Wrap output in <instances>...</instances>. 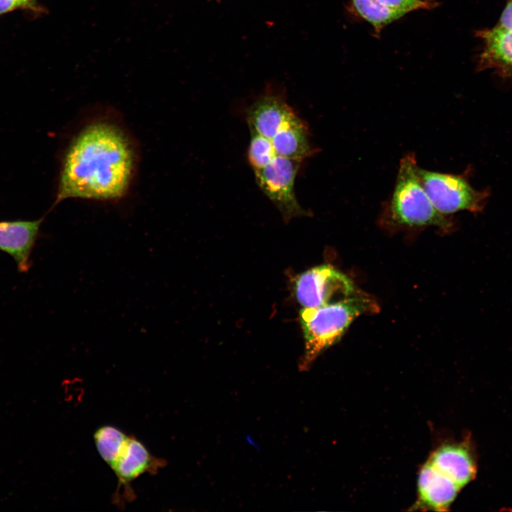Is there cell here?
Wrapping results in <instances>:
<instances>
[{
  "label": "cell",
  "instance_id": "cell-7",
  "mask_svg": "<svg viewBox=\"0 0 512 512\" xmlns=\"http://www.w3.org/2000/svg\"><path fill=\"white\" fill-rule=\"evenodd\" d=\"M476 463L466 444H444L436 449L420 474L442 486L462 489L475 476Z\"/></svg>",
  "mask_w": 512,
  "mask_h": 512
},
{
  "label": "cell",
  "instance_id": "cell-8",
  "mask_svg": "<svg viewBox=\"0 0 512 512\" xmlns=\"http://www.w3.org/2000/svg\"><path fill=\"white\" fill-rule=\"evenodd\" d=\"M44 218L0 221V250L14 259L21 273H27L32 265L31 253Z\"/></svg>",
  "mask_w": 512,
  "mask_h": 512
},
{
  "label": "cell",
  "instance_id": "cell-17",
  "mask_svg": "<svg viewBox=\"0 0 512 512\" xmlns=\"http://www.w3.org/2000/svg\"><path fill=\"white\" fill-rule=\"evenodd\" d=\"M33 0H0V14L11 11L18 8L29 6Z\"/></svg>",
  "mask_w": 512,
  "mask_h": 512
},
{
  "label": "cell",
  "instance_id": "cell-18",
  "mask_svg": "<svg viewBox=\"0 0 512 512\" xmlns=\"http://www.w3.org/2000/svg\"><path fill=\"white\" fill-rule=\"evenodd\" d=\"M496 26L512 31V0H507Z\"/></svg>",
  "mask_w": 512,
  "mask_h": 512
},
{
  "label": "cell",
  "instance_id": "cell-6",
  "mask_svg": "<svg viewBox=\"0 0 512 512\" xmlns=\"http://www.w3.org/2000/svg\"><path fill=\"white\" fill-rule=\"evenodd\" d=\"M358 292L347 276L330 265L311 268L300 274L295 282L296 297L303 308L336 303Z\"/></svg>",
  "mask_w": 512,
  "mask_h": 512
},
{
  "label": "cell",
  "instance_id": "cell-1",
  "mask_svg": "<svg viewBox=\"0 0 512 512\" xmlns=\"http://www.w3.org/2000/svg\"><path fill=\"white\" fill-rule=\"evenodd\" d=\"M136 167V149L125 130L112 121H93L64 152L53 206L70 198L119 200L129 191Z\"/></svg>",
  "mask_w": 512,
  "mask_h": 512
},
{
  "label": "cell",
  "instance_id": "cell-3",
  "mask_svg": "<svg viewBox=\"0 0 512 512\" xmlns=\"http://www.w3.org/2000/svg\"><path fill=\"white\" fill-rule=\"evenodd\" d=\"M418 167L414 154L401 159L393 191L384 206L383 221L392 227L450 228L451 221L435 208L423 187Z\"/></svg>",
  "mask_w": 512,
  "mask_h": 512
},
{
  "label": "cell",
  "instance_id": "cell-5",
  "mask_svg": "<svg viewBox=\"0 0 512 512\" xmlns=\"http://www.w3.org/2000/svg\"><path fill=\"white\" fill-rule=\"evenodd\" d=\"M301 162L276 155L267 166L254 171L257 184L286 220L307 215L294 191Z\"/></svg>",
  "mask_w": 512,
  "mask_h": 512
},
{
  "label": "cell",
  "instance_id": "cell-2",
  "mask_svg": "<svg viewBox=\"0 0 512 512\" xmlns=\"http://www.w3.org/2000/svg\"><path fill=\"white\" fill-rule=\"evenodd\" d=\"M378 309L376 302L361 292L336 303L303 308L300 320L305 348L302 370L306 369L322 351L337 342L356 318L375 313Z\"/></svg>",
  "mask_w": 512,
  "mask_h": 512
},
{
  "label": "cell",
  "instance_id": "cell-4",
  "mask_svg": "<svg viewBox=\"0 0 512 512\" xmlns=\"http://www.w3.org/2000/svg\"><path fill=\"white\" fill-rule=\"evenodd\" d=\"M421 183L435 208L447 215L459 211L481 212L489 190L475 189L462 175L431 171L418 167Z\"/></svg>",
  "mask_w": 512,
  "mask_h": 512
},
{
  "label": "cell",
  "instance_id": "cell-11",
  "mask_svg": "<svg viewBox=\"0 0 512 512\" xmlns=\"http://www.w3.org/2000/svg\"><path fill=\"white\" fill-rule=\"evenodd\" d=\"M164 465V460L154 457L142 442L129 436L112 469L119 485L126 486L143 474L156 471Z\"/></svg>",
  "mask_w": 512,
  "mask_h": 512
},
{
  "label": "cell",
  "instance_id": "cell-9",
  "mask_svg": "<svg viewBox=\"0 0 512 512\" xmlns=\"http://www.w3.org/2000/svg\"><path fill=\"white\" fill-rule=\"evenodd\" d=\"M296 116L284 99L274 94L262 96L247 112L250 129L270 139Z\"/></svg>",
  "mask_w": 512,
  "mask_h": 512
},
{
  "label": "cell",
  "instance_id": "cell-15",
  "mask_svg": "<svg viewBox=\"0 0 512 512\" xmlns=\"http://www.w3.org/2000/svg\"><path fill=\"white\" fill-rule=\"evenodd\" d=\"M250 142L247 149V160L253 170L267 166L277 155L271 139L250 129Z\"/></svg>",
  "mask_w": 512,
  "mask_h": 512
},
{
  "label": "cell",
  "instance_id": "cell-14",
  "mask_svg": "<svg viewBox=\"0 0 512 512\" xmlns=\"http://www.w3.org/2000/svg\"><path fill=\"white\" fill-rule=\"evenodd\" d=\"M352 3L357 14L373 26L376 34L405 15L383 5L377 0H352Z\"/></svg>",
  "mask_w": 512,
  "mask_h": 512
},
{
  "label": "cell",
  "instance_id": "cell-12",
  "mask_svg": "<svg viewBox=\"0 0 512 512\" xmlns=\"http://www.w3.org/2000/svg\"><path fill=\"white\" fill-rule=\"evenodd\" d=\"M277 155L302 161L315 153L306 124L298 117L281 128L271 139Z\"/></svg>",
  "mask_w": 512,
  "mask_h": 512
},
{
  "label": "cell",
  "instance_id": "cell-16",
  "mask_svg": "<svg viewBox=\"0 0 512 512\" xmlns=\"http://www.w3.org/2000/svg\"><path fill=\"white\" fill-rule=\"evenodd\" d=\"M383 5L405 14L418 10H430L437 6L432 0H377Z\"/></svg>",
  "mask_w": 512,
  "mask_h": 512
},
{
  "label": "cell",
  "instance_id": "cell-10",
  "mask_svg": "<svg viewBox=\"0 0 512 512\" xmlns=\"http://www.w3.org/2000/svg\"><path fill=\"white\" fill-rule=\"evenodd\" d=\"M476 36L484 43L477 70L493 69L502 77L512 75V31L498 26L479 30Z\"/></svg>",
  "mask_w": 512,
  "mask_h": 512
},
{
  "label": "cell",
  "instance_id": "cell-13",
  "mask_svg": "<svg viewBox=\"0 0 512 512\" xmlns=\"http://www.w3.org/2000/svg\"><path fill=\"white\" fill-rule=\"evenodd\" d=\"M129 436L119 428L110 425L98 427L93 439L99 455L111 468L114 466Z\"/></svg>",
  "mask_w": 512,
  "mask_h": 512
}]
</instances>
